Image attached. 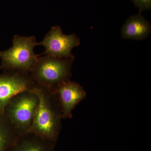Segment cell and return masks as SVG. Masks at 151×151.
<instances>
[{
    "label": "cell",
    "mask_w": 151,
    "mask_h": 151,
    "mask_svg": "<svg viewBox=\"0 0 151 151\" xmlns=\"http://www.w3.org/2000/svg\"><path fill=\"white\" fill-rule=\"evenodd\" d=\"M32 91L38 97L39 104L29 132L56 142L63 119L58 95L36 84Z\"/></svg>",
    "instance_id": "cell-1"
},
{
    "label": "cell",
    "mask_w": 151,
    "mask_h": 151,
    "mask_svg": "<svg viewBox=\"0 0 151 151\" xmlns=\"http://www.w3.org/2000/svg\"><path fill=\"white\" fill-rule=\"evenodd\" d=\"M74 60L50 55L38 57L30 76L37 85L55 92L60 85L70 80Z\"/></svg>",
    "instance_id": "cell-2"
},
{
    "label": "cell",
    "mask_w": 151,
    "mask_h": 151,
    "mask_svg": "<svg viewBox=\"0 0 151 151\" xmlns=\"http://www.w3.org/2000/svg\"><path fill=\"white\" fill-rule=\"evenodd\" d=\"M37 45L35 36H14L12 46L7 50L0 51L1 68L6 72L29 74L40 56L34 51Z\"/></svg>",
    "instance_id": "cell-3"
},
{
    "label": "cell",
    "mask_w": 151,
    "mask_h": 151,
    "mask_svg": "<svg viewBox=\"0 0 151 151\" xmlns=\"http://www.w3.org/2000/svg\"><path fill=\"white\" fill-rule=\"evenodd\" d=\"M39 104V98L32 91L20 92L10 100L4 115L19 135L29 132Z\"/></svg>",
    "instance_id": "cell-4"
},
{
    "label": "cell",
    "mask_w": 151,
    "mask_h": 151,
    "mask_svg": "<svg viewBox=\"0 0 151 151\" xmlns=\"http://www.w3.org/2000/svg\"><path fill=\"white\" fill-rule=\"evenodd\" d=\"M80 40L75 34L69 35L64 34L60 26L51 27V29L44 37L41 42L37 45H41L45 49L42 55H50L60 58L74 59L72 49L80 45Z\"/></svg>",
    "instance_id": "cell-5"
},
{
    "label": "cell",
    "mask_w": 151,
    "mask_h": 151,
    "mask_svg": "<svg viewBox=\"0 0 151 151\" xmlns=\"http://www.w3.org/2000/svg\"><path fill=\"white\" fill-rule=\"evenodd\" d=\"M35 84L29 74L15 72H6L0 74V115H4L5 108L16 95L32 91Z\"/></svg>",
    "instance_id": "cell-6"
},
{
    "label": "cell",
    "mask_w": 151,
    "mask_h": 151,
    "mask_svg": "<svg viewBox=\"0 0 151 151\" xmlns=\"http://www.w3.org/2000/svg\"><path fill=\"white\" fill-rule=\"evenodd\" d=\"M55 92L59 97L62 108L63 119L72 118L73 109L86 97L83 87L70 80L60 85Z\"/></svg>",
    "instance_id": "cell-7"
},
{
    "label": "cell",
    "mask_w": 151,
    "mask_h": 151,
    "mask_svg": "<svg viewBox=\"0 0 151 151\" xmlns=\"http://www.w3.org/2000/svg\"><path fill=\"white\" fill-rule=\"evenodd\" d=\"M55 143L29 132L19 136L12 151H54Z\"/></svg>",
    "instance_id": "cell-8"
},
{
    "label": "cell",
    "mask_w": 151,
    "mask_h": 151,
    "mask_svg": "<svg viewBox=\"0 0 151 151\" xmlns=\"http://www.w3.org/2000/svg\"><path fill=\"white\" fill-rule=\"evenodd\" d=\"M151 32L150 24L141 14L128 19L121 31L123 38L136 40L145 39L149 36Z\"/></svg>",
    "instance_id": "cell-9"
},
{
    "label": "cell",
    "mask_w": 151,
    "mask_h": 151,
    "mask_svg": "<svg viewBox=\"0 0 151 151\" xmlns=\"http://www.w3.org/2000/svg\"><path fill=\"white\" fill-rule=\"evenodd\" d=\"M4 115H0V151H12L19 137Z\"/></svg>",
    "instance_id": "cell-10"
},
{
    "label": "cell",
    "mask_w": 151,
    "mask_h": 151,
    "mask_svg": "<svg viewBox=\"0 0 151 151\" xmlns=\"http://www.w3.org/2000/svg\"><path fill=\"white\" fill-rule=\"evenodd\" d=\"M135 4L142 9H150L151 0H133Z\"/></svg>",
    "instance_id": "cell-11"
}]
</instances>
